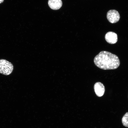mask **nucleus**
<instances>
[{
  "mask_svg": "<svg viewBox=\"0 0 128 128\" xmlns=\"http://www.w3.org/2000/svg\"><path fill=\"white\" fill-rule=\"evenodd\" d=\"M48 3L51 9L55 10L59 9L62 4L61 0H49Z\"/></svg>",
  "mask_w": 128,
  "mask_h": 128,
  "instance_id": "nucleus-6",
  "label": "nucleus"
},
{
  "mask_svg": "<svg viewBox=\"0 0 128 128\" xmlns=\"http://www.w3.org/2000/svg\"><path fill=\"white\" fill-rule=\"evenodd\" d=\"M105 38L106 41L111 44L115 43L118 40L117 35L116 33L112 32H109L106 33Z\"/></svg>",
  "mask_w": 128,
  "mask_h": 128,
  "instance_id": "nucleus-5",
  "label": "nucleus"
},
{
  "mask_svg": "<svg viewBox=\"0 0 128 128\" xmlns=\"http://www.w3.org/2000/svg\"><path fill=\"white\" fill-rule=\"evenodd\" d=\"M4 0H0V4L3 3Z\"/></svg>",
  "mask_w": 128,
  "mask_h": 128,
  "instance_id": "nucleus-8",
  "label": "nucleus"
},
{
  "mask_svg": "<svg viewBox=\"0 0 128 128\" xmlns=\"http://www.w3.org/2000/svg\"><path fill=\"white\" fill-rule=\"evenodd\" d=\"M107 18L108 21L111 23H115L119 21L120 16L117 10L112 9L109 10L107 12Z\"/></svg>",
  "mask_w": 128,
  "mask_h": 128,
  "instance_id": "nucleus-3",
  "label": "nucleus"
},
{
  "mask_svg": "<svg viewBox=\"0 0 128 128\" xmlns=\"http://www.w3.org/2000/svg\"><path fill=\"white\" fill-rule=\"evenodd\" d=\"M122 121L124 126L128 127V112L126 113L123 116Z\"/></svg>",
  "mask_w": 128,
  "mask_h": 128,
  "instance_id": "nucleus-7",
  "label": "nucleus"
},
{
  "mask_svg": "<svg viewBox=\"0 0 128 128\" xmlns=\"http://www.w3.org/2000/svg\"><path fill=\"white\" fill-rule=\"evenodd\" d=\"M94 61L96 66L105 70L116 69L120 64L119 60L117 56L104 51L100 52L95 57Z\"/></svg>",
  "mask_w": 128,
  "mask_h": 128,
  "instance_id": "nucleus-1",
  "label": "nucleus"
},
{
  "mask_svg": "<svg viewBox=\"0 0 128 128\" xmlns=\"http://www.w3.org/2000/svg\"><path fill=\"white\" fill-rule=\"evenodd\" d=\"M94 89L95 93L98 96L101 97L104 95L105 91V87L101 82H96L94 85Z\"/></svg>",
  "mask_w": 128,
  "mask_h": 128,
  "instance_id": "nucleus-4",
  "label": "nucleus"
},
{
  "mask_svg": "<svg viewBox=\"0 0 128 128\" xmlns=\"http://www.w3.org/2000/svg\"><path fill=\"white\" fill-rule=\"evenodd\" d=\"M14 66L10 62L4 59H0V73L4 75H8L12 72Z\"/></svg>",
  "mask_w": 128,
  "mask_h": 128,
  "instance_id": "nucleus-2",
  "label": "nucleus"
}]
</instances>
